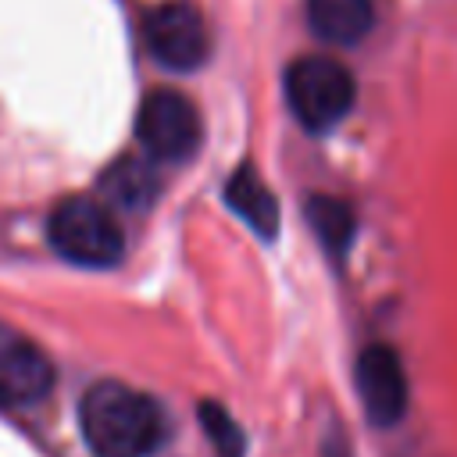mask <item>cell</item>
Listing matches in <instances>:
<instances>
[{"label":"cell","instance_id":"obj_2","mask_svg":"<svg viewBox=\"0 0 457 457\" xmlns=\"http://www.w3.org/2000/svg\"><path fill=\"white\" fill-rule=\"evenodd\" d=\"M50 246L82 268H111L121 261L125 236L121 225L114 221L111 207L89 196H68L50 211L46 221Z\"/></svg>","mask_w":457,"mask_h":457},{"label":"cell","instance_id":"obj_5","mask_svg":"<svg viewBox=\"0 0 457 457\" xmlns=\"http://www.w3.org/2000/svg\"><path fill=\"white\" fill-rule=\"evenodd\" d=\"M143 39H146L150 57L171 71H196L211 54L207 21L193 4L157 7L143 25Z\"/></svg>","mask_w":457,"mask_h":457},{"label":"cell","instance_id":"obj_10","mask_svg":"<svg viewBox=\"0 0 457 457\" xmlns=\"http://www.w3.org/2000/svg\"><path fill=\"white\" fill-rule=\"evenodd\" d=\"M100 189L111 204L118 207H146L154 196H157V175L146 161H136V157H121L114 161L104 179H100Z\"/></svg>","mask_w":457,"mask_h":457},{"label":"cell","instance_id":"obj_1","mask_svg":"<svg viewBox=\"0 0 457 457\" xmlns=\"http://www.w3.org/2000/svg\"><path fill=\"white\" fill-rule=\"evenodd\" d=\"M82 439L93 457H150L164 443V411L125 382H96L79 403Z\"/></svg>","mask_w":457,"mask_h":457},{"label":"cell","instance_id":"obj_11","mask_svg":"<svg viewBox=\"0 0 457 457\" xmlns=\"http://www.w3.org/2000/svg\"><path fill=\"white\" fill-rule=\"evenodd\" d=\"M307 221L318 232V239L325 243L328 253H336V257L346 253L357 221H353V211L343 200H336V196H311L307 200Z\"/></svg>","mask_w":457,"mask_h":457},{"label":"cell","instance_id":"obj_4","mask_svg":"<svg viewBox=\"0 0 457 457\" xmlns=\"http://www.w3.org/2000/svg\"><path fill=\"white\" fill-rule=\"evenodd\" d=\"M136 139L150 161H186L200 146V114L189 96L154 89L136 111Z\"/></svg>","mask_w":457,"mask_h":457},{"label":"cell","instance_id":"obj_12","mask_svg":"<svg viewBox=\"0 0 457 457\" xmlns=\"http://www.w3.org/2000/svg\"><path fill=\"white\" fill-rule=\"evenodd\" d=\"M196 414H200V425H204V432H207L211 446L218 450V457H243V450H246L243 428L236 425V418H232L221 403L204 400Z\"/></svg>","mask_w":457,"mask_h":457},{"label":"cell","instance_id":"obj_8","mask_svg":"<svg viewBox=\"0 0 457 457\" xmlns=\"http://www.w3.org/2000/svg\"><path fill=\"white\" fill-rule=\"evenodd\" d=\"M311 32L336 46L361 43L375 25L371 0H307Z\"/></svg>","mask_w":457,"mask_h":457},{"label":"cell","instance_id":"obj_9","mask_svg":"<svg viewBox=\"0 0 457 457\" xmlns=\"http://www.w3.org/2000/svg\"><path fill=\"white\" fill-rule=\"evenodd\" d=\"M225 200L257 236H275V228H278V200H275V193L264 186V179L253 168H239L228 179Z\"/></svg>","mask_w":457,"mask_h":457},{"label":"cell","instance_id":"obj_6","mask_svg":"<svg viewBox=\"0 0 457 457\" xmlns=\"http://www.w3.org/2000/svg\"><path fill=\"white\" fill-rule=\"evenodd\" d=\"M54 389L50 357L18 328L0 325V403L29 407Z\"/></svg>","mask_w":457,"mask_h":457},{"label":"cell","instance_id":"obj_7","mask_svg":"<svg viewBox=\"0 0 457 457\" xmlns=\"http://www.w3.org/2000/svg\"><path fill=\"white\" fill-rule=\"evenodd\" d=\"M357 393L364 403V414L378 428H393L407 414V375L396 357V350L375 343L361 350L357 357Z\"/></svg>","mask_w":457,"mask_h":457},{"label":"cell","instance_id":"obj_3","mask_svg":"<svg viewBox=\"0 0 457 457\" xmlns=\"http://www.w3.org/2000/svg\"><path fill=\"white\" fill-rule=\"evenodd\" d=\"M286 100L303 129L325 132L350 114L357 100V82L350 68L336 57L311 54L286 68Z\"/></svg>","mask_w":457,"mask_h":457}]
</instances>
